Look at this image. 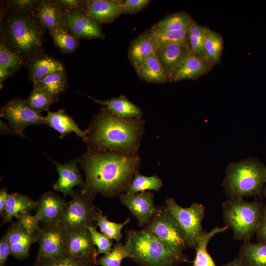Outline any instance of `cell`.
<instances>
[{
	"label": "cell",
	"instance_id": "cell-2",
	"mask_svg": "<svg viewBox=\"0 0 266 266\" xmlns=\"http://www.w3.org/2000/svg\"><path fill=\"white\" fill-rule=\"evenodd\" d=\"M45 29L35 13L0 10V41L27 65L44 53Z\"/></svg>",
	"mask_w": 266,
	"mask_h": 266
},
{
	"label": "cell",
	"instance_id": "cell-6",
	"mask_svg": "<svg viewBox=\"0 0 266 266\" xmlns=\"http://www.w3.org/2000/svg\"><path fill=\"white\" fill-rule=\"evenodd\" d=\"M223 220L233 232L235 240H249L256 233L264 207L257 201L228 199L222 203Z\"/></svg>",
	"mask_w": 266,
	"mask_h": 266
},
{
	"label": "cell",
	"instance_id": "cell-17",
	"mask_svg": "<svg viewBox=\"0 0 266 266\" xmlns=\"http://www.w3.org/2000/svg\"><path fill=\"white\" fill-rule=\"evenodd\" d=\"M121 0H87L84 12L99 24L113 22L123 14Z\"/></svg>",
	"mask_w": 266,
	"mask_h": 266
},
{
	"label": "cell",
	"instance_id": "cell-5",
	"mask_svg": "<svg viewBox=\"0 0 266 266\" xmlns=\"http://www.w3.org/2000/svg\"><path fill=\"white\" fill-rule=\"evenodd\" d=\"M126 243L132 260L141 266H178L189 262L186 256L178 255L162 241L144 229L129 232Z\"/></svg>",
	"mask_w": 266,
	"mask_h": 266
},
{
	"label": "cell",
	"instance_id": "cell-43",
	"mask_svg": "<svg viewBox=\"0 0 266 266\" xmlns=\"http://www.w3.org/2000/svg\"><path fill=\"white\" fill-rule=\"evenodd\" d=\"M88 230L90 233L94 244L97 246V256L100 254L105 255L109 253L112 249V241L111 239L101 233L98 232L94 226L88 227Z\"/></svg>",
	"mask_w": 266,
	"mask_h": 266
},
{
	"label": "cell",
	"instance_id": "cell-12",
	"mask_svg": "<svg viewBox=\"0 0 266 266\" xmlns=\"http://www.w3.org/2000/svg\"><path fill=\"white\" fill-rule=\"evenodd\" d=\"M120 199L136 217L139 226H146L156 212L153 194L149 191L126 192L121 195Z\"/></svg>",
	"mask_w": 266,
	"mask_h": 266
},
{
	"label": "cell",
	"instance_id": "cell-42",
	"mask_svg": "<svg viewBox=\"0 0 266 266\" xmlns=\"http://www.w3.org/2000/svg\"><path fill=\"white\" fill-rule=\"evenodd\" d=\"M38 0H8L2 2L1 8L5 10L35 13Z\"/></svg>",
	"mask_w": 266,
	"mask_h": 266
},
{
	"label": "cell",
	"instance_id": "cell-30",
	"mask_svg": "<svg viewBox=\"0 0 266 266\" xmlns=\"http://www.w3.org/2000/svg\"><path fill=\"white\" fill-rule=\"evenodd\" d=\"M24 64L21 58L0 41V85L18 70Z\"/></svg>",
	"mask_w": 266,
	"mask_h": 266
},
{
	"label": "cell",
	"instance_id": "cell-19",
	"mask_svg": "<svg viewBox=\"0 0 266 266\" xmlns=\"http://www.w3.org/2000/svg\"><path fill=\"white\" fill-rule=\"evenodd\" d=\"M67 258H96L97 251L88 230L68 233L66 240Z\"/></svg>",
	"mask_w": 266,
	"mask_h": 266
},
{
	"label": "cell",
	"instance_id": "cell-36",
	"mask_svg": "<svg viewBox=\"0 0 266 266\" xmlns=\"http://www.w3.org/2000/svg\"><path fill=\"white\" fill-rule=\"evenodd\" d=\"M206 29L193 21L188 32V42L190 51L205 60L203 46Z\"/></svg>",
	"mask_w": 266,
	"mask_h": 266
},
{
	"label": "cell",
	"instance_id": "cell-51",
	"mask_svg": "<svg viewBox=\"0 0 266 266\" xmlns=\"http://www.w3.org/2000/svg\"><path fill=\"white\" fill-rule=\"evenodd\" d=\"M262 195L263 196L266 198V177H265V183L264 187L263 188V191H262Z\"/></svg>",
	"mask_w": 266,
	"mask_h": 266
},
{
	"label": "cell",
	"instance_id": "cell-35",
	"mask_svg": "<svg viewBox=\"0 0 266 266\" xmlns=\"http://www.w3.org/2000/svg\"><path fill=\"white\" fill-rule=\"evenodd\" d=\"M58 100L45 91L34 85L29 97L25 100L27 105L39 114L43 111H47L50 106Z\"/></svg>",
	"mask_w": 266,
	"mask_h": 266
},
{
	"label": "cell",
	"instance_id": "cell-38",
	"mask_svg": "<svg viewBox=\"0 0 266 266\" xmlns=\"http://www.w3.org/2000/svg\"><path fill=\"white\" fill-rule=\"evenodd\" d=\"M132 258L128 245L125 243H117L114 245L110 252L103 256L97 259L96 265L101 266H121L124 258Z\"/></svg>",
	"mask_w": 266,
	"mask_h": 266
},
{
	"label": "cell",
	"instance_id": "cell-7",
	"mask_svg": "<svg viewBox=\"0 0 266 266\" xmlns=\"http://www.w3.org/2000/svg\"><path fill=\"white\" fill-rule=\"evenodd\" d=\"M71 200L66 202V207L57 223L67 233L88 230L97 224V211L93 204L94 196L83 192H74Z\"/></svg>",
	"mask_w": 266,
	"mask_h": 266
},
{
	"label": "cell",
	"instance_id": "cell-24",
	"mask_svg": "<svg viewBox=\"0 0 266 266\" xmlns=\"http://www.w3.org/2000/svg\"><path fill=\"white\" fill-rule=\"evenodd\" d=\"M87 97L96 103L105 106V108L109 112L120 118H138L142 114L140 108L124 96L104 100L96 99L90 96Z\"/></svg>",
	"mask_w": 266,
	"mask_h": 266
},
{
	"label": "cell",
	"instance_id": "cell-49",
	"mask_svg": "<svg viewBox=\"0 0 266 266\" xmlns=\"http://www.w3.org/2000/svg\"><path fill=\"white\" fill-rule=\"evenodd\" d=\"M9 194L6 188H3L0 191V215L2 217L6 206Z\"/></svg>",
	"mask_w": 266,
	"mask_h": 266
},
{
	"label": "cell",
	"instance_id": "cell-22",
	"mask_svg": "<svg viewBox=\"0 0 266 266\" xmlns=\"http://www.w3.org/2000/svg\"><path fill=\"white\" fill-rule=\"evenodd\" d=\"M27 66L29 78L33 83L52 73L65 71L61 62L44 52L33 59Z\"/></svg>",
	"mask_w": 266,
	"mask_h": 266
},
{
	"label": "cell",
	"instance_id": "cell-11",
	"mask_svg": "<svg viewBox=\"0 0 266 266\" xmlns=\"http://www.w3.org/2000/svg\"><path fill=\"white\" fill-rule=\"evenodd\" d=\"M0 116L6 119L14 133L23 135L24 130L32 125L45 124V117L37 114L19 98L11 100L3 105Z\"/></svg>",
	"mask_w": 266,
	"mask_h": 266
},
{
	"label": "cell",
	"instance_id": "cell-8",
	"mask_svg": "<svg viewBox=\"0 0 266 266\" xmlns=\"http://www.w3.org/2000/svg\"><path fill=\"white\" fill-rule=\"evenodd\" d=\"M144 230L156 236L178 255L186 256L183 251L190 247L186 236L166 206L156 208Z\"/></svg>",
	"mask_w": 266,
	"mask_h": 266
},
{
	"label": "cell",
	"instance_id": "cell-37",
	"mask_svg": "<svg viewBox=\"0 0 266 266\" xmlns=\"http://www.w3.org/2000/svg\"><path fill=\"white\" fill-rule=\"evenodd\" d=\"M163 186L161 179L157 176H146L136 172L128 186L126 192L138 193L147 190L158 191Z\"/></svg>",
	"mask_w": 266,
	"mask_h": 266
},
{
	"label": "cell",
	"instance_id": "cell-20",
	"mask_svg": "<svg viewBox=\"0 0 266 266\" xmlns=\"http://www.w3.org/2000/svg\"><path fill=\"white\" fill-rule=\"evenodd\" d=\"M35 14L45 29L49 31L55 29L67 30L66 15L55 0H39Z\"/></svg>",
	"mask_w": 266,
	"mask_h": 266
},
{
	"label": "cell",
	"instance_id": "cell-1",
	"mask_svg": "<svg viewBox=\"0 0 266 266\" xmlns=\"http://www.w3.org/2000/svg\"><path fill=\"white\" fill-rule=\"evenodd\" d=\"M86 175L82 191L95 196H113L127 189L136 172L138 157L116 152L91 151L82 158Z\"/></svg>",
	"mask_w": 266,
	"mask_h": 266
},
{
	"label": "cell",
	"instance_id": "cell-34",
	"mask_svg": "<svg viewBox=\"0 0 266 266\" xmlns=\"http://www.w3.org/2000/svg\"><path fill=\"white\" fill-rule=\"evenodd\" d=\"M49 33L56 46L63 53L71 54L78 47L79 38L66 29H53L49 30Z\"/></svg>",
	"mask_w": 266,
	"mask_h": 266
},
{
	"label": "cell",
	"instance_id": "cell-26",
	"mask_svg": "<svg viewBox=\"0 0 266 266\" xmlns=\"http://www.w3.org/2000/svg\"><path fill=\"white\" fill-rule=\"evenodd\" d=\"M36 201L32 200L27 195L18 193L9 194L6 206L2 216L1 225L11 223L12 219L24 212H30L36 208Z\"/></svg>",
	"mask_w": 266,
	"mask_h": 266
},
{
	"label": "cell",
	"instance_id": "cell-33",
	"mask_svg": "<svg viewBox=\"0 0 266 266\" xmlns=\"http://www.w3.org/2000/svg\"><path fill=\"white\" fill-rule=\"evenodd\" d=\"M223 47L220 35L206 28L204 42L205 59L211 64H216L220 60Z\"/></svg>",
	"mask_w": 266,
	"mask_h": 266
},
{
	"label": "cell",
	"instance_id": "cell-25",
	"mask_svg": "<svg viewBox=\"0 0 266 266\" xmlns=\"http://www.w3.org/2000/svg\"><path fill=\"white\" fill-rule=\"evenodd\" d=\"M189 50L188 43L171 42L160 45L156 54L168 75Z\"/></svg>",
	"mask_w": 266,
	"mask_h": 266
},
{
	"label": "cell",
	"instance_id": "cell-28",
	"mask_svg": "<svg viewBox=\"0 0 266 266\" xmlns=\"http://www.w3.org/2000/svg\"><path fill=\"white\" fill-rule=\"evenodd\" d=\"M238 259L245 266H266V243L245 241L240 248Z\"/></svg>",
	"mask_w": 266,
	"mask_h": 266
},
{
	"label": "cell",
	"instance_id": "cell-46",
	"mask_svg": "<svg viewBox=\"0 0 266 266\" xmlns=\"http://www.w3.org/2000/svg\"><path fill=\"white\" fill-rule=\"evenodd\" d=\"M149 0H126L122 3L123 14H133L136 13L144 8L149 4Z\"/></svg>",
	"mask_w": 266,
	"mask_h": 266
},
{
	"label": "cell",
	"instance_id": "cell-50",
	"mask_svg": "<svg viewBox=\"0 0 266 266\" xmlns=\"http://www.w3.org/2000/svg\"><path fill=\"white\" fill-rule=\"evenodd\" d=\"M224 266H245L238 258L229 262L224 265Z\"/></svg>",
	"mask_w": 266,
	"mask_h": 266
},
{
	"label": "cell",
	"instance_id": "cell-29",
	"mask_svg": "<svg viewBox=\"0 0 266 266\" xmlns=\"http://www.w3.org/2000/svg\"><path fill=\"white\" fill-rule=\"evenodd\" d=\"M229 228L215 227L210 231H204L195 247L196 253L193 266H217L207 250L210 240L216 234L225 232ZM222 266H224L223 265Z\"/></svg>",
	"mask_w": 266,
	"mask_h": 266
},
{
	"label": "cell",
	"instance_id": "cell-16",
	"mask_svg": "<svg viewBox=\"0 0 266 266\" xmlns=\"http://www.w3.org/2000/svg\"><path fill=\"white\" fill-rule=\"evenodd\" d=\"M208 63L189 50L178 65L168 73V79L171 82L196 79L207 72Z\"/></svg>",
	"mask_w": 266,
	"mask_h": 266
},
{
	"label": "cell",
	"instance_id": "cell-4",
	"mask_svg": "<svg viewBox=\"0 0 266 266\" xmlns=\"http://www.w3.org/2000/svg\"><path fill=\"white\" fill-rule=\"evenodd\" d=\"M266 166L254 158L228 165L222 185L228 199H243L262 193Z\"/></svg>",
	"mask_w": 266,
	"mask_h": 266
},
{
	"label": "cell",
	"instance_id": "cell-31",
	"mask_svg": "<svg viewBox=\"0 0 266 266\" xmlns=\"http://www.w3.org/2000/svg\"><path fill=\"white\" fill-rule=\"evenodd\" d=\"M33 85L58 100V96L66 89L67 77L65 71L57 72L33 83Z\"/></svg>",
	"mask_w": 266,
	"mask_h": 266
},
{
	"label": "cell",
	"instance_id": "cell-48",
	"mask_svg": "<svg viewBox=\"0 0 266 266\" xmlns=\"http://www.w3.org/2000/svg\"><path fill=\"white\" fill-rule=\"evenodd\" d=\"M9 255H11L10 246L4 235L0 240V266H5Z\"/></svg>",
	"mask_w": 266,
	"mask_h": 266
},
{
	"label": "cell",
	"instance_id": "cell-32",
	"mask_svg": "<svg viewBox=\"0 0 266 266\" xmlns=\"http://www.w3.org/2000/svg\"><path fill=\"white\" fill-rule=\"evenodd\" d=\"M193 20L187 13L179 12L160 20L151 29L158 31H181L188 30Z\"/></svg>",
	"mask_w": 266,
	"mask_h": 266
},
{
	"label": "cell",
	"instance_id": "cell-10",
	"mask_svg": "<svg viewBox=\"0 0 266 266\" xmlns=\"http://www.w3.org/2000/svg\"><path fill=\"white\" fill-rule=\"evenodd\" d=\"M67 232L57 223L43 225L39 233V248L35 262L58 260L67 258Z\"/></svg>",
	"mask_w": 266,
	"mask_h": 266
},
{
	"label": "cell",
	"instance_id": "cell-41",
	"mask_svg": "<svg viewBox=\"0 0 266 266\" xmlns=\"http://www.w3.org/2000/svg\"><path fill=\"white\" fill-rule=\"evenodd\" d=\"M97 258H69L35 262L33 266H95Z\"/></svg>",
	"mask_w": 266,
	"mask_h": 266
},
{
	"label": "cell",
	"instance_id": "cell-27",
	"mask_svg": "<svg viewBox=\"0 0 266 266\" xmlns=\"http://www.w3.org/2000/svg\"><path fill=\"white\" fill-rule=\"evenodd\" d=\"M136 71L140 79L148 82L163 83L168 80L167 73L156 53L148 56Z\"/></svg>",
	"mask_w": 266,
	"mask_h": 266
},
{
	"label": "cell",
	"instance_id": "cell-21",
	"mask_svg": "<svg viewBox=\"0 0 266 266\" xmlns=\"http://www.w3.org/2000/svg\"><path fill=\"white\" fill-rule=\"evenodd\" d=\"M159 46L149 31L140 34L131 42L129 59L136 71L150 55L155 54Z\"/></svg>",
	"mask_w": 266,
	"mask_h": 266
},
{
	"label": "cell",
	"instance_id": "cell-44",
	"mask_svg": "<svg viewBox=\"0 0 266 266\" xmlns=\"http://www.w3.org/2000/svg\"><path fill=\"white\" fill-rule=\"evenodd\" d=\"M17 222L27 231L31 233H39L42 229L39 225V221L35 215L29 212L19 214L16 218Z\"/></svg>",
	"mask_w": 266,
	"mask_h": 266
},
{
	"label": "cell",
	"instance_id": "cell-3",
	"mask_svg": "<svg viewBox=\"0 0 266 266\" xmlns=\"http://www.w3.org/2000/svg\"><path fill=\"white\" fill-rule=\"evenodd\" d=\"M141 123L137 118H122L103 108L96 117L88 139L96 152L134 155L139 144Z\"/></svg>",
	"mask_w": 266,
	"mask_h": 266
},
{
	"label": "cell",
	"instance_id": "cell-47",
	"mask_svg": "<svg viewBox=\"0 0 266 266\" xmlns=\"http://www.w3.org/2000/svg\"><path fill=\"white\" fill-rule=\"evenodd\" d=\"M256 233L258 241L266 243V205L264 207L262 218Z\"/></svg>",
	"mask_w": 266,
	"mask_h": 266
},
{
	"label": "cell",
	"instance_id": "cell-45",
	"mask_svg": "<svg viewBox=\"0 0 266 266\" xmlns=\"http://www.w3.org/2000/svg\"><path fill=\"white\" fill-rule=\"evenodd\" d=\"M55 1L65 15L76 11L84 12L85 0H56Z\"/></svg>",
	"mask_w": 266,
	"mask_h": 266
},
{
	"label": "cell",
	"instance_id": "cell-13",
	"mask_svg": "<svg viewBox=\"0 0 266 266\" xmlns=\"http://www.w3.org/2000/svg\"><path fill=\"white\" fill-rule=\"evenodd\" d=\"M67 30L78 38H104L100 24L83 11H76L66 14Z\"/></svg>",
	"mask_w": 266,
	"mask_h": 266
},
{
	"label": "cell",
	"instance_id": "cell-18",
	"mask_svg": "<svg viewBox=\"0 0 266 266\" xmlns=\"http://www.w3.org/2000/svg\"><path fill=\"white\" fill-rule=\"evenodd\" d=\"M79 160L77 159L62 164L54 162L56 166V170L59 174V178L54 184V189L61 192L64 197L71 196L74 191L73 188L76 186L84 187V183L77 167Z\"/></svg>",
	"mask_w": 266,
	"mask_h": 266
},
{
	"label": "cell",
	"instance_id": "cell-15",
	"mask_svg": "<svg viewBox=\"0 0 266 266\" xmlns=\"http://www.w3.org/2000/svg\"><path fill=\"white\" fill-rule=\"evenodd\" d=\"M66 205V202L59 195L47 192L36 201L35 216L43 225L55 224L62 216Z\"/></svg>",
	"mask_w": 266,
	"mask_h": 266
},
{
	"label": "cell",
	"instance_id": "cell-39",
	"mask_svg": "<svg viewBox=\"0 0 266 266\" xmlns=\"http://www.w3.org/2000/svg\"><path fill=\"white\" fill-rule=\"evenodd\" d=\"M130 219H127L123 223H116L109 221L106 216L102 213V211L98 209L96 223L100 228L102 233L110 239L119 242L122 238L121 230L129 222Z\"/></svg>",
	"mask_w": 266,
	"mask_h": 266
},
{
	"label": "cell",
	"instance_id": "cell-9",
	"mask_svg": "<svg viewBox=\"0 0 266 266\" xmlns=\"http://www.w3.org/2000/svg\"><path fill=\"white\" fill-rule=\"evenodd\" d=\"M165 206L185 233L190 247L195 248L204 232L202 221L205 213L204 205L195 202L189 207H183L170 198L166 200Z\"/></svg>",
	"mask_w": 266,
	"mask_h": 266
},
{
	"label": "cell",
	"instance_id": "cell-14",
	"mask_svg": "<svg viewBox=\"0 0 266 266\" xmlns=\"http://www.w3.org/2000/svg\"><path fill=\"white\" fill-rule=\"evenodd\" d=\"M39 233H31L17 221L13 223L4 234L10 246L11 255L19 260L29 256L32 244L37 242Z\"/></svg>",
	"mask_w": 266,
	"mask_h": 266
},
{
	"label": "cell",
	"instance_id": "cell-23",
	"mask_svg": "<svg viewBox=\"0 0 266 266\" xmlns=\"http://www.w3.org/2000/svg\"><path fill=\"white\" fill-rule=\"evenodd\" d=\"M47 112V115L45 117V124L58 132L61 138L73 132L85 141L87 140L88 131L80 130L73 119L67 115L64 110L60 109L56 112L48 110Z\"/></svg>",
	"mask_w": 266,
	"mask_h": 266
},
{
	"label": "cell",
	"instance_id": "cell-40",
	"mask_svg": "<svg viewBox=\"0 0 266 266\" xmlns=\"http://www.w3.org/2000/svg\"><path fill=\"white\" fill-rule=\"evenodd\" d=\"M148 31L152 34L159 47L161 45L171 42L188 43V30L181 31H158L151 29Z\"/></svg>",
	"mask_w": 266,
	"mask_h": 266
}]
</instances>
